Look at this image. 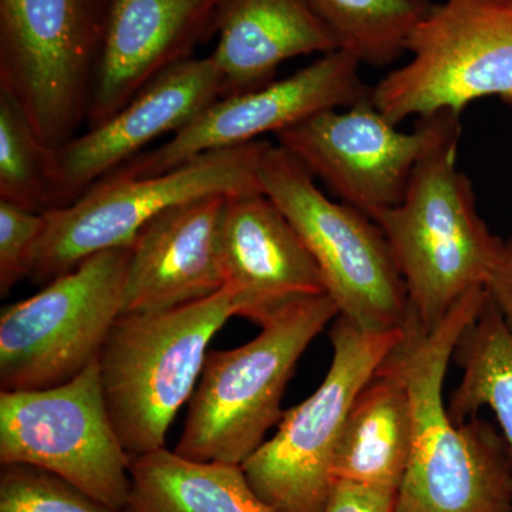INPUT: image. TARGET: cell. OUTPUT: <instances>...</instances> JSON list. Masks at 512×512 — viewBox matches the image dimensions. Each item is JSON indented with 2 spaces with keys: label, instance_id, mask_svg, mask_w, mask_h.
<instances>
[{
  "label": "cell",
  "instance_id": "cell-18",
  "mask_svg": "<svg viewBox=\"0 0 512 512\" xmlns=\"http://www.w3.org/2000/svg\"><path fill=\"white\" fill-rule=\"evenodd\" d=\"M214 57L222 97L274 82L279 66L339 49L338 40L308 0H220L215 10Z\"/></svg>",
  "mask_w": 512,
  "mask_h": 512
},
{
  "label": "cell",
  "instance_id": "cell-26",
  "mask_svg": "<svg viewBox=\"0 0 512 512\" xmlns=\"http://www.w3.org/2000/svg\"><path fill=\"white\" fill-rule=\"evenodd\" d=\"M397 490L336 480L322 512H394Z\"/></svg>",
  "mask_w": 512,
  "mask_h": 512
},
{
  "label": "cell",
  "instance_id": "cell-12",
  "mask_svg": "<svg viewBox=\"0 0 512 512\" xmlns=\"http://www.w3.org/2000/svg\"><path fill=\"white\" fill-rule=\"evenodd\" d=\"M460 126L461 116L443 111L404 133L369 96L345 109L320 111L275 137L339 201L372 218L402 202L417 164Z\"/></svg>",
  "mask_w": 512,
  "mask_h": 512
},
{
  "label": "cell",
  "instance_id": "cell-24",
  "mask_svg": "<svg viewBox=\"0 0 512 512\" xmlns=\"http://www.w3.org/2000/svg\"><path fill=\"white\" fill-rule=\"evenodd\" d=\"M0 512H128L100 503L92 495L45 468L2 464Z\"/></svg>",
  "mask_w": 512,
  "mask_h": 512
},
{
  "label": "cell",
  "instance_id": "cell-17",
  "mask_svg": "<svg viewBox=\"0 0 512 512\" xmlns=\"http://www.w3.org/2000/svg\"><path fill=\"white\" fill-rule=\"evenodd\" d=\"M228 197L168 208L130 245L123 313L170 311L224 289L222 227Z\"/></svg>",
  "mask_w": 512,
  "mask_h": 512
},
{
  "label": "cell",
  "instance_id": "cell-10",
  "mask_svg": "<svg viewBox=\"0 0 512 512\" xmlns=\"http://www.w3.org/2000/svg\"><path fill=\"white\" fill-rule=\"evenodd\" d=\"M130 248L89 256L0 315L2 392L60 386L99 357L123 313Z\"/></svg>",
  "mask_w": 512,
  "mask_h": 512
},
{
  "label": "cell",
  "instance_id": "cell-5",
  "mask_svg": "<svg viewBox=\"0 0 512 512\" xmlns=\"http://www.w3.org/2000/svg\"><path fill=\"white\" fill-rule=\"evenodd\" d=\"M271 146L258 140L221 148L151 177L109 175L72 204L45 212V234L30 279L47 285L89 256L130 248L148 221L175 205L264 192L261 165Z\"/></svg>",
  "mask_w": 512,
  "mask_h": 512
},
{
  "label": "cell",
  "instance_id": "cell-11",
  "mask_svg": "<svg viewBox=\"0 0 512 512\" xmlns=\"http://www.w3.org/2000/svg\"><path fill=\"white\" fill-rule=\"evenodd\" d=\"M130 461L107 412L97 359L60 386L0 393V463L45 468L127 510Z\"/></svg>",
  "mask_w": 512,
  "mask_h": 512
},
{
  "label": "cell",
  "instance_id": "cell-3",
  "mask_svg": "<svg viewBox=\"0 0 512 512\" xmlns=\"http://www.w3.org/2000/svg\"><path fill=\"white\" fill-rule=\"evenodd\" d=\"M338 315L328 293L312 296L265 320L251 342L208 352L175 453L241 466L281 420L296 363Z\"/></svg>",
  "mask_w": 512,
  "mask_h": 512
},
{
  "label": "cell",
  "instance_id": "cell-8",
  "mask_svg": "<svg viewBox=\"0 0 512 512\" xmlns=\"http://www.w3.org/2000/svg\"><path fill=\"white\" fill-rule=\"evenodd\" d=\"M110 0H0V89L47 147L87 124Z\"/></svg>",
  "mask_w": 512,
  "mask_h": 512
},
{
  "label": "cell",
  "instance_id": "cell-27",
  "mask_svg": "<svg viewBox=\"0 0 512 512\" xmlns=\"http://www.w3.org/2000/svg\"><path fill=\"white\" fill-rule=\"evenodd\" d=\"M485 291L512 335V235L504 239L500 255L485 282Z\"/></svg>",
  "mask_w": 512,
  "mask_h": 512
},
{
  "label": "cell",
  "instance_id": "cell-15",
  "mask_svg": "<svg viewBox=\"0 0 512 512\" xmlns=\"http://www.w3.org/2000/svg\"><path fill=\"white\" fill-rule=\"evenodd\" d=\"M220 0H110L87 126L109 119L214 35Z\"/></svg>",
  "mask_w": 512,
  "mask_h": 512
},
{
  "label": "cell",
  "instance_id": "cell-22",
  "mask_svg": "<svg viewBox=\"0 0 512 512\" xmlns=\"http://www.w3.org/2000/svg\"><path fill=\"white\" fill-rule=\"evenodd\" d=\"M332 30L339 49L362 64L389 66L406 55V42L431 3L416 0H308Z\"/></svg>",
  "mask_w": 512,
  "mask_h": 512
},
{
  "label": "cell",
  "instance_id": "cell-6",
  "mask_svg": "<svg viewBox=\"0 0 512 512\" xmlns=\"http://www.w3.org/2000/svg\"><path fill=\"white\" fill-rule=\"evenodd\" d=\"M261 184L311 252L340 316L369 332L407 325L406 284L389 242L369 215L330 200L315 177L281 146L266 151Z\"/></svg>",
  "mask_w": 512,
  "mask_h": 512
},
{
  "label": "cell",
  "instance_id": "cell-28",
  "mask_svg": "<svg viewBox=\"0 0 512 512\" xmlns=\"http://www.w3.org/2000/svg\"><path fill=\"white\" fill-rule=\"evenodd\" d=\"M416 2H421V3H433V0H416Z\"/></svg>",
  "mask_w": 512,
  "mask_h": 512
},
{
  "label": "cell",
  "instance_id": "cell-25",
  "mask_svg": "<svg viewBox=\"0 0 512 512\" xmlns=\"http://www.w3.org/2000/svg\"><path fill=\"white\" fill-rule=\"evenodd\" d=\"M46 229L45 212L0 200V295L32 275Z\"/></svg>",
  "mask_w": 512,
  "mask_h": 512
},
{
  "label": "cell",
  "instance_id": "cell-2",
  "mask_svg": "<svg viewBox=\"0 0 512 512\" xmlns=\"http://www.w3.org/2000/svg\"><path fill=\"white\" fill-rule=\"evenodd\" d=\"M461 126L417 164L400 204L373 215L392 249L410 313L431 332L467 293L485 288L504 239L477 208L470 178L457 167Z\"/></svg>",
  "mask_w": 512,
  "mask_h": 512
},
{
  "label": "cell",
  "instance_id": "cell-7",
  "mask_svg": "<svg viewBox=\"0 0 512 512\" xmlns=\"http://www.w3.org/2000/svg\"><path fill=\"white\" fill-rule=\"evenodd\" d=\"M409 60L370 89L394 126L498 97L512 106V0L433 2L406 42Z\"/></svg>",
  "mask_w": 512,
  "mask_h": 512
},
{
  "label": "cell",
  "instance_id": "cell-20",
  "mask_svg": "<svg viewBox=\"0 0 512 512\" xmlns=\"http://www.w3.org/2000/svg\"><path fill=\"white\" fill-rule=\"evenodd\" d=\"M128 512H275L237 464L197 461L163 447L130 461Z\"/></svg>",
  "mask_w": 512,
  "mask_h": 512
},
{
  "label": "cell",
  "instance_id": "cell-4",
  "mask_svg": "<svg viewBox=\"0 0 512 512\" xmlns=\"http://www.w3.org/2000/svg\"><path fill=\"white\" fill-rule=\"evenodd\" d=\"M235 316L222 289L210 298L150 313H121L99 357L107 412L131 458L165 447L175 414L191 399L208 345Z\"/></svg>",
  "mask_w": 512,
  "mask_h": 512
},
{
  "label": "cell",
  "instance_id": "cell-21",
  "mask_svg": "<svg viewBox=\"0 0 512 512\" xmlns=\"http://www.w3.org/2000/svg\"><path fill=\"white\" fill-rule=\"evenodd\" d=\"M461 382L447 404L456 424L487 407L495 414L512 456V335L487 293L476 319L454 349Z\"/></svg>",
  "mask_w": 512,
  "mask_h": 512
},
{
  "label": "cell",
  "instance_id": "cell-19",
  "mask_svg": "<svg viewBox=\"0 0 512 512\" xmlns=\"http://www.w3.org/2000/svg\"><path fill=\"white\" fill-rule=\"evenodd\" d=\"M397 346L350 409L333 463L335 481L399 490L412 451L414 417Z\"/></svg>",
  "mask_w": 512,
  "mask_h": 512
},
{
  "label": "cell",
  "instance_id": "cell-9",
  "mask_svg": "<svg viewBox=\"0 0 512 512\" xmlns=\"http://www.w3.org/2000/svg\"><path fill=\"white\" fill-rule=\"evenodd\" d=\"M406 328V326H404ZM404 328L369 332L338 315L329 338L332 363L316 392L286 410L275 436L241 464L256 495L275 512H322L350 409L394 348Z\"/></svg>",
  "mask_w": 512,
  "mask_h": 512
},
{
  "label": "cell",
  "instance_id": "cell-23",
  "mask_svg": "<svg viewBox=\"0 0 512 512\" xmlns=\"http://www.w3.org/2000/svg\"><path fill=\"white\" fill-rule=\"evenodd\" d=\"M56 150L40 140L18 101L0 89V200L52 210Z\"/></svg>",
  "mask_w": 512,
  "mask_h": 512
},
{
  "label": "cell",
  "instance_id": "cell-1",
  "mask_svg": "<svg viewBox=\"0 0 512 512\" xmlns=\"http://www.w3.org/2000/svg\"><path fill=\"white\" fill-rule=\"evenodd\" d=\"M485 299V288L467 293L431 332L413 316L404 328L397 355L414 431L394 512H512V456L500 427L478 414L456 424L443 399L458 338Z\"/></svg>",
  "mask_w": 512,
  "mask_h": 512
},
{
  "label": "cell",
  "instance_id": "cell-13",
  "mask_svg": "<svg viewBox=\"0 0 512 512\" xmlns=\"http://www.w3.org/2000/svg\"><path fill=\"white\" fill-rule=\"evenodd\" d=\"M360 66L355 55L336 49L285 79L220 97L170 140L110 175L151 177L210 151L254 143L269 133L276 136L320 111L353 106L372 89L363 83Z\"/></svg>",
  "mask_w": 512,
  "mask_h": 512
},
{
  "label": "cell",
  "instance_id": "cell-16",
  "mask_svg": "<svg viewBox=\"0 0 512 512\" xmlns=\"http://www.w3.org/2000/svg\"><path fill=\"white\" fill-rule=\"evenodd\" d=\"M222 262L235 316L259 326L292 303L328 293L311 252L264 192L228 197Z\"/></svg>",
  "mask_w": 512,
  "mask_h": 512
},
{
  "label": "cell",
  "instance_id": "cell-14",
  "mask_svg": "<svg viewBox=\"0 0 512 512\" xmlns=\"http://www.w3.org/2000/svg\"><path fill=\"white\" fill-rule=\"evenodd\" d=\"M222 93L211 55L171 67L109 119L57 148L52 210L72 204L157 138L183 130Z\"/></svg>",
  "mask_w": 512,
  "mask_h": 512
}]
</instances>
